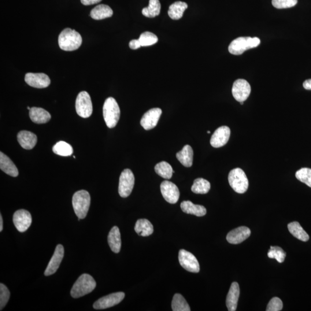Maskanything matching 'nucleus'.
<instances>
[{"instance_id":"obj_46","label":"nucleus","mask_w":311,"mask_h":311,"mask_svg":"<svg viewBox=\"0 0 311 311\" xmlns=\"http://www.w3.org/2000/svg\"><path fill=\"white\" fill-rule=\"evenodd\" d=\"M243 103L244 102H240V104H241V105H243Z\"/></svg>"},{"instance_id":"obj_2","label":"nucleus","mask_w":311,"mask_h":311,"mask_svg":"<svg viewBox=\"0 0 311 311\" xmlns=\"http://www.w3.org/2000/svg\"><path fill=\"white\" fill-rule=\"evenodd\" d=\"M96 286V281L93 277L88 274H83L73 285L70 294L74 299L80 298L90 294Z\"/></svg>"},{"instance_id":"obj_43","label":"nucleus","mask_w":311,"mask_h":311,"mask_svg":"<svg viewBox=\"0 0 311 311\" xmlns=\"http://www.w3.org/2000/svg\"><path fill=\"white\" fill-rule=\"evenodd\" d=\"M303 87L307 90H311V79L307 80L303 83Z\"/></svg>"},{"instance_id":"obj_9","label":"nucleus","mask_w":311,"mask_h":311,"mask_svg":"<svg viewBox=\"0 0 311 311\" xmlns=\"http://www.w3.org/2000/svg\"><path fill=\"white\" fill-rule=\"evenodd\" d=\"M251 90L250 85L246 80L238 79L233 84L232 93L236 101L244 102L249 97Z\"/></svg>"},{"instance_id":"obj_3","label":"nucleus","mask_w":311,"mask_h":311,"mask_svg":"<svg viewBox=\"0 0 311 311\" xmlns=\"http://www.w3.org/2000/svg\"><path fill=\"white\" fill-rule=\"evenodd\" d=\"M74 211L79 220L86 218L91 204V197L86 190L78 191L74 194L72 199Z\"/></svg>"},{"instance_id":"obj_27","label":"nucleus","mask_w":311,"mask_h":311,"mask_svg":"<svg viewBox=\"0 0 311 311\" xmlns=\"http://www.w3.org/2000/svg\"><path fill=\"white\" fill-rule=\"evenodd\" d=\"M188 8L186 2L176 1L170 5L168 10V15L173 20H179L182 17L184 12Z\"/></svg>"},{"instance_id":"obj_22","label":"nucleus","mask_w":311,"mask_h":311,"mask_svg":"<svg viewBox=\"0 0 311 311\" xmlns=\"http://www.w3.org/2000/svg\"><path fill=\"white\" fill-rule=\"evenodd\" d=\"M0 168L3 172L12 177H17L18 175V169L13 161L8 156L0 153Z\"/></svg>"},{"instance_id":"obj_25","label":"nucleus","mask_w":311,"mask_h":311,"mask_svg":"<svg viewBox=\"0 0 311 311\" xmlns=\"http://www.w3.org/2000/svg\"><path fill=\"white\" fill-rule=\"evenodd\" d=\"M193 150L188 145L185 146L182 150L176 154V158L181 164L186 167H190L193 161Z\"/></svg>"},{"instance_id":"obj_44","label":"nucleus","mask_w":311,"mask_h":311,"mask_svg":"<svg viewBox=\"0 0 311 311\" xmlns=\"http://www.w3.org/2000/svg\"><path fill=\"white\" fill-rule=\"evenodd\" d=\"M3 229V220L1 214H0V232H2Z\"/></svg>"},{"instance_id":"obj_7","label":"nucleus","mask_w":311,"mask_h":311,"mask_svg":"<svg viewBox=\"0 0 311 311\" xmlns=\"http://www.w3.org/2000/svg\"><path fill=\"white\" fill-rule=\"evenodd\" d=\"M76 110L78 115L83 118L90 117L93 112V107L90 95L86 91L81 92L76 101Z\"/></svg>"},{"instance_id":"obj_12","label":"nucleus","mask_w":311,"mask_h":311,"mask_svg":"<svg viewBox=\"0 0 311 311\" xmlns=\"http://www.w3.org/2000/svg\"><path fill=\"white\" fill-rule=\"evenodd\" d=\"M160 189L162 197L171 204H175L178 201L180 192L176 185L168 180L162 181L160 186Z\"/></svg>"},{"instance_id":"obj_19","label":"nucleus","mask_w":311,"mask_h":311,"mask_svg":"<svg viewBox=\"0 0 311 311\" xmlns=\"http://www.w3.org/2000/svg\"><path fill=\"white\" fill-rule=\"evenodd\" d=\"M17 140L21 147L25 150L33 149L37 143V137L31 132L21 131L18 133Z\"/></svg>"},{"instance_id":"obj_13","label":"nucleus","mask_w":311,"mask_h":311,"mask_svg":"<svg viewBox=\"0 0 311 311\" xmlns=\"http://www.w3.org/2000/svg\"><path fill=\"white\" fill-rule=\"evenodd\" d=\"M13 221L17 230L24 232L27 230L32 223V217L28 211L21 209L13 214Z\"/></svg>"},{"instance_id":"obj_1","label":"nucleus","mask_w":311,"mask_h":311,"mask_svg":"<svg viewBox=\"0 0 311 311\" xmlns=\"http://www.w3.org/2000/svg\"><path fill=\"white\" fill-rule=\"evenodd\" d=\"M82 43V38L79 32L70 28H65L58 37L60 49L64 51L77 50Z\"/></svg>"},{"instance_id":"obj_32","label":"nucleus","mask_w":311,"mask_h":311,"mask_svg":"<svg viewBox=\"0 0 311 311\" xmlns=\"http://www.w3.org/2000/svg\"><path fill=\"white\" fill-rule=\"evenodd\" d=\"M210 189L209 181L203 178L196 179L191 187V191L195 194H205Z\"/></svg>"},{"instance_id":"obj_8","label":"nucleus","mask_w":311,"mask_h":311,"mask_svg":"<svg viewBox=\"0 0 311 311\" xmlns=\"http://www.w3.org/2000/svg\"><path fill=\"white\" fill-rule=\"evenodd\" d=\"M135 178L131 169H125L121 174L118 191L121 197L127 198L131 195L134 187Z\"/></svg>"},{"instance_id":"obj_36","label":"nucleus","mask_w":311,"mask_h":311,"mask_svg":"<svg viewBox=\"0 0 311 311\" xmlns=\"http://www.w3.org/2000/svg\"><path fill=\"white\" fill-rule=\"evenodd\" d=\"M286 253L280 247L271 246L269 250L268 256L269 258L276 259L279 263H283L286 257Z\"/></svg>"},{"instance_id":"obj_28","label":"nucleus","mask_w":311,"mask_h":311,"mask_svg":"<svg viewBox=\"0 0 311 311\" xmlns=\"http://www.w3.org/2000/svg\"><path fill=\"white\" fill-rule=\"evenodd\" d=\"M288 228L289 231H290L291 234L295 237L296 238L303 242L309 241L310 236L308 233L304 230V229L298 222H292V223L288 224Z\"/></svg>"},{"instance_id":"obj_11","label":"nucleus","mask_w":311,"mask_h":311,"mask_svg":"<svg viewBox=\"0 0 311 311\" xmlns=\"http://www.w3.org/2000/svg\"><path fill=\"white\" fill-rule=\"evenodd\" d=\"M124 292H117L105 296L98 300L94 304V308L95 310H105L118 305L125 298Z\"/></svg>"},{"instance_id":"obj_24","label":"nucleus","mask_w":311,"mask_h":311,"mask_svg":"<svg viewBox=\"0 0 311 311\" xmlns=\"http://www.w3.org/2000/svg\"><path fill=\"white\" fill-rule=\"evenodd\" d=\"M108 243L114 253H120L121 249V233L119 228L116 226L111 229L108 236Z\"/></svg>"},{"instance_id":"obj_26","label":"nucleus","mask_w":311,"mask_h":311,"mask_svg":"<svg viewBox=\"0 0 311 311\" xmlns=\"http://www.w3.org/2000/svg\"><path fill=\"white\" fill-rule=\"evenodd\" d=\"M113 11L108 5L101 4L96 6L91 10L90 15L95 20H102L112 17Z\"/></svg>"},{"instance_id":"obj_21","label":"nucleus","mask_w":311,"mask_h":311,"mask_svg":"<svg viewBox=\"0 0 311 311\" xmlns=\"http://www.w3.org/2000/svg\"><path fill=\"white\" fill-rule=\"evenodd\" d=\"M29 117L37 124H46L51 119V115L46 110L39 107H32L29 110Z\"/></svg>"},{"instance_id":"obj_29","label":"nucleus","mask_w":311,"mask_h":311,"mask_svg":"<svg viewBox=\"0 0 311 311\" xmlns=\"http://www.w3.org/2000/svg\"><path fill=\"white\" fill-rule=\"evenodd\" d=\"M135 231L142 236H148L153 234L154 227L149 220L140 219L136 222L135 227Z\"/></svg>"},{"instance_id":"obj_15","label":"nucleus","mask_w":311,"mask_h":311,"mask_svg":"<svg viewBox=\"0 0 311 311\" xmlns=\"http://www.w3.org/2000/svg\"><path fill=\"white\" fill-rule=\"evenodd\" d=\"M161 114L162 111L159 108L152 109L148 111L141 120V125L146 131L154 129L156 127Z\"/></svg>"},{"instance_id":"obj_4","label":"nucleus","mask_w":311,"mask_h":311,"mask_svg":"<svg viewBox=\"0 0 311 311\" xmlns=\"http://www.w3.org/2000/svg\"><path fill=\"white\" fill-rule=\"evenodd\" d=\"M103 113L107 127L110 129L116 127L121 115L120 107L116 99L110 97L106 100L103 105Z\"/></svg>"},{"instance_id":"obj_40","label":"nucleus","mask_w":311,"mask_h":311,"mask_svg":"<svg viewBox=\"0 0 311 311\" xmlns=\"http://www.w3.org/2000/svg\"><path fill=\"white\" fill-rule=\"evenodd\" d=\"M283 307V302L279 298H274L268 304L267 311H280L282 310Z\"/></svg>"},{"instance_id":"obj_17","label":"nucleus","mask_w":311,"mask_h":311,"mask_svg":"<svg viewBox=\"0 0 311 311\" xmlns=\"http://www.w3.org/2000/svg\"><path fill=\"white\" fill-rule=\"evenodd\" d=\"M64 256V249L61 244H58L55 248L54 253L44 272V275L49 276L57 271Z\"/></svg>"},{"instance_id":"obj_23","label":"nucleus","mask_w":311,"mask_h":311,"mask_svg":"<svg viewBox=\"0 0 311 311\" xmlns=\"http://www.w3.org/2000/svg\"><path fill=\"white\" fill-rule=\"evenodd\" d=\"M180 207L183 212L187 214H193L196 216L202 217L206 214L205 207L202 205H195L189 201L181 203Z\"/></svg>"},{"instance_id":"obj_34","label":"nucleus","mask_w":311,"mask_h":311,"mask_svg":"<svg viewBox=\"0 0 311 311\" xmlns=\"http://www.w3.org/2000/svg\"><path fill=\"white\" fill-rule=\"evenodd\" d=\"M53 153L61 156H70L73 154V148L65 142H59L53 147Z\"/></svg>"},{"instance_id":"obj_47","label":"nucleus","mask_w":311,"mask_h":311,"mask_svg":"<svg viewBox=\"0 0 311 311\" xmlns=\"http://www.w3.org/2000/svg\"><path fill=\"white\" fill-rule=\"evenodd\" d=\"M207 133H208V134H210V131H207Z\"/></svg>"},{"instance_id":"obj_18","label":"nucleus","mask_w":311,"mask_h":311,"mask_svg":"<svg viewBox=\"0 0 311 311\" xmlns=\"http://www.w3.org/2000/svg\"><path fill=\"white\" fill-rule=\"evenodd\" d=\"M250 235L251 231L249 228L240 227L229 232L227 236V240L229 243L238 244L249 238Z\"/></svg>"},{"instance_id":"obj_30","label":"nucleus","mask_w":311,"mask_h":311,"mask_svg":"<svg viewBox=\"0 0 311 311\" xmlns=\"http://www.w3.org/2000/svg\"><path fill=\"white\" fill-rule=\"evenodd\" d=\"M161 4L159 0H150L149 5L143 8L142 13L147 17L153 18L160 13Z\"/></svg>"},{"instance_id":"obj_39","label":"nucleus","mask_w":311,"mask_h":311,"mask_svg":"<svg viewBox=\"0 0 311 311\" xmlns=\"http://www.w3.org/2000/svg\"><path fill=\"white\" fill-rule=\"evenodd\" d=\"M298 0H272V4L277 9L292 8L297 4Z\"/></svg>"},{"instance_id":"obj_5","label":"nucleus","mask_w":311,"mask_h":311,"mask_svg":"<svg viewBox=\"0 0 311 311\" xmlns=\"http://www.w3.org/2000/svg\"><path fill=\"white\" fill-rule=\"evenodd\" d=\"M260 43V39L257 37H239L229 44L228 50L232 54L241 55L247 50L258 47Z\"/></svg>"},{"instance_id":"obj_45","label":"nucleus","mask_w":311,"mask_h":311,"mask_svg":"<svg viewBox=\"0 0 311 311\" xmlns=\"http://www.w3.org/2000/svg\"><path fill=\"white\" fill-rule=\"evenodd\" d=\"M27 109L29 110H30V109H31V108H30V107H28H28H27Z\"/></svg>"},{"instance_id":"obj_31","label":"nucleus","mask_w":311,"mask_h":311,"mask_svg":"<svg viewBox=\"0 0 311 311\" xmlns=\"http://www.w3.org/2000/svg\"><path fill=\"white\" fill-rule=\"evenodd\" d=\"M155 170L159 176L166 179H171L173 173H175L171 165L166 161L159 162L155 166Z\"/></svg>"},{"instance_id":"obj_35","label":"nucleus","mask_w":311,"mask_h":311,"mask_svg":"<svg viewBox=\"0 0 311 311\" xmlns=\"http://www.w3.org/2000/svg\"><path fill=\"white\" fill-rule=\"evenodd\" d=\"M139 40L142 47L152 46L158 42L157 36L148 31L141 34Z\"/></svg>"},{"instance_id":"obj_38","label":"nucleus","mask_w":311,"mask_h":311,"mask_svg":"<svg viewBox=\"0 0 311 311\" xmlns=\"http://www.w3.org/2000/svg\"><path fill=\"white\" fill-rule=\"evenodd\" d=\"M10 292L5 285L0 284V310H2L8 302Z\"/></svg>"},{"instance_id":"obj_33","label":"nucleus","mask_w":311,"mask_h":311,"mask_svg":"<svg viewBox=\"0 0 311 311\" xmlns=\"http://www.w3.org/2000/svg\"><path fill=\"white\" fill-rule=\"evenodd\" d=\"M172 309L173 311H190V307L186 300L180 294L174 295L172 302Z\"/></svg>"},{"instance_id":"obj_6","label":"nucleus","mask_w":311,"mask_h":311,"mask_svg":"<svg viewBox=\"0 0 311 311\" xmlns=\"http://www.w3.org/2000/svg\"><path fill=\"white\" fill-rule=\"evenodd\" d=\"M228 181L232 189L239 194L244 193L249 188V180L241 168L232 169L229 173Z\"/></svg>"},{"instance_id":"obj_37","label":"nucleus","mask_w":311,"mask_h":311,"mask_svg":"<svg viewBox=\"0 0 311 311\" xmlns=\"http://www.w3.org/2000/svg\"><path fill=\"white\" fill-rule=\"evenodd\" d=\"M296 177L299 180L311 187V169L303 168L296 172Z\"/></svg>"},{"instance_id":"obj_42","label":"nucleus","mask_w":311,"mask_h":311,"mask_svg":"<svg viewBox=\"0 0 311 311\" xmlns=\"http://www.w3.org/2000/svg\"><path fill=\"white\" fill-rule=\"evenodd\" d=\"M102 0H81V3L84 5H90L95 4L101 2Z\"/></svg>"},{"instance_id":"obj_41","label":"nucleus","mask_w":311,"mask_h":311,"mask_svg":"<svg viewBox=\"0 0 311 311\" xmlns=\"http://www.w3.org/2000/svg\"><path fill=\"white\" fill-rule=\"evenodd\" d=\"M129 47L133 50H136L142 46L138 39L132 40L129 43Z\"/></svg>"},{"instance_id":"obj_14","label":"nucleus","mask_w":311,"mask_h":311,"mask_svg":"<svg viewBox=\"0 0 311 311\" xmlns=\"http://www.w3.org/2000/svg\"><path fill=\"white\" fill-rule=\"evenodd\" d=\"M26 83L36 88H44L49 86L50 79L44 73H28L25 76Z\"/></svg>"},{"instance_id":"obj_20","label":"nucleus","mask_w":311,"mask_h":311,"mask_svg":"<svg viewBox=\"0 0 311 311\" xmlns=\"http://www.w3.org/2000/svg\"><path fill=\"white\" fill-rule=\"evenodd\" d=\"M240 296V288L238 283H233L227 295L226 300V305H227L229 311H235L238 306V303Z\"/></svg>"},{"instance_id":"obj_16","label":"nucleus","mask_w":311,"mask_h":311,"mask_svg":"<svg viewBox=\"0 0 311 311\" xmlns=\"http://www.w3.org/2000/svg\"><path fill=\"white\" fill-rule=\"evenodd\" d=\"M231 136V130L228 127L223 126L218 128L210 139V144L214 148L223 147L228 143Z\"/></svg>"},{"instance_id":"obj_10","label":"nucleus","mask_w":311,"mask_h":311,"mask_svg":"<svg viewBox=\"0 0 311 311\" xmlns=\"http://www.w3.org/2000/svg\"><path fill=\"white\" fill-rule=\"evenodd\" d=\"M179 261L181 267L187 271L197 273L199 272L200 266L197 258L190 252L180 250L179 253Z\"/></svg>"}]
</instances>
